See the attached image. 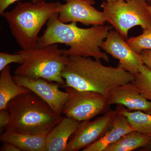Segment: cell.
I'll list each match as a JSON object with an SVG mask.
<instances>
[{
	"label": "cell",
	"instance_id": "3",
	"mask_svg": "<svg viewBox=\"0 0 151 151\" xmlns=\"http://www.w3.org/2000/svg\"><path fill=\"white\" fill-rule=\"evenodd\" d=\"M6 108L10 121L6 132L46 135L63 118L32 91L12 99Z\"/></svg>",
	"mask_w": 151,
	"mask_h": 151
},
{
	"label": "cell",
	"instance_id": "9",
	"mask_svg": "<svg viewBox=\"0 0 151 151\" xmlns=\"http://www.w3.org/2000/svg\"><path fill=\"white\" fill-rule=\"evenodd\" d=\"M100 47L106 53L119 60L117 67L133 75L138 73L139 69L144 64L140 53L134 51L116 30L110 29Z\"/></svg>",
	"mask_w": 151,
	"mask_h": 151
},
{
	"label": "cell",
	"instance_id": "5",
	"mask_svg": "<svg viewBox=\"0 0 151 151\" xmlns=\"http://www.w3.org/2000/svg\"><path fill=\"white\" fill-rule=\"evenodd\" d=\"M64 50L59 48L58 44H54L42 48L17 51L22 55L24 61L14 73L30 79L43 78L64 87L65 81L61 73L68 57L64 55Z\"/></svg>",
	"mask_w": 151,
	"mask_h": 151
},
{
	"label": "cell",
	"instance_id": "4",
	"mask_svg": "<svg viewBox=\"0 0 151 151\" xmlns=\"http://www.w3.org/2000/svg\"><path fill=\"white\" fill-rule=\"evenodd\" d=\"M58 11V2H19L13 9L1 15L7 22L13 36L22 50H32L37 48L41 29Z\"/></svg>",
	"mask_w": 151,
	"mask_h": 151
},
{
	"label": "cell",
	"instance_id": "2",
	"mask_svg": "<svg viewBox=\"0 0 151 151\" xmlns=\"http://www.w3.org/2000/svg\"><path fill=\"white\" fill-rule=\"evenodd\" d=\"M65 87L98 92L108 96L112 88L134 81V75L120 68L103 65L100 59L68 57L61 73Z\"/></svg>",
	"mask_w": 151,
	"mask_h": 151
},
{
	"label": "cell",
	"instance_id": "28",
	"mask_svg": "<svg viewBox=\"0 0 151 151\" xmlns=\"http://www.w3.org/2000/svg\"><path fill=\"white\" fill-rule=\"evenodd\" d=\"M148 10L149 11V13H150V15L151 17V6L148 5L147 6Z\"/></svg>",
	"mask_w": 151,
	"mask_h": 151
},
{
	"label": "cell",
	"instance_id": "15",
	"mask_svg": "<svg viewBox=\"0 0 151 151\" xmlns=\"http://www.w3.org/2000/svg\"><path fill=\"white\" fill-rule=\"evenodd\" d=\"M46 136L5 132L1 135L0 140L11 143L21 151H46Z\"/></svg>",
	"mask_w": 151,
	"mask_h": 151
},
{
	"label": "cell",
	"instance_id": "18",
	"mask_svg": "<svg viewBox=\"0 0 151 151\" xmlns=\"http://www.w3.org/2000/svg\"><path fill=\"white\" fill-rule=\"evenodd\" d=\"M118 114L126 116L134 130L145 134L151 135V114L142 111L131 112L123 105H118Z\"/></svg>",
	"mask_w": 151,
	"mask_h": 151
},
{
	"label": "cell",
	"instance_id": "23",
	"mask_svg": "<svg viewBox=\"0 0 151 151\" xmlns=\"http://www.w3.org/2000/svg\"><path fill=\"white\" fill-rule=\"evenodd\" d=\"M19 1L20 0H0V14L1 15L11 5ZM30 1L33 2L37 3L40 2L42 0H30Z\"/></svg>",
	"mask_w": 151,
	"mask_h": 151
},
{
	"label": "cell",
	"instance_id": "11",
	"mask_svg": "<svg viewBox=\"0 0 151 151\" xmlns=\"http://www.w3.org/2000/svg\"><path fill=\"white\" fill-rule=\"evenodd\" d=\"M12 77L16 83L35 93L45 101L55 113L61 116L68 95L65 91L59 89L60 85L59 84H53L42 78L33 79L16 75Z\"/></svg>",
	"mask_w": 151,
	"mask_h": 151
},
{
	"label": "cell",
	"instance_id": "1",
	"mask_svg": "<svg viewBox=\"0 0 151 151\" xmlns=\"http://www.w3.org/2000/svg\"><path fill=\"white\" fill-rule=\"evenodd\" d=\"M58 17V13H55L49 19L43 35L39 37L37 48L64 44L70 47L68 49H64V54L67 57H92L109 62L108 55L101 51L100 47L108 36L109 26L94 25L82 28L78 27L75 22L63 23Z\"/></svg>",
	"mask_w": 151,
	"mask_h": 151
},
{
	"label": "cell",
	"instance_id": "14",
	"mask_svg": "<svg viewBox=\"0 0 151 151\" xmlns=\"http://www.w3.org/2000/svg\"><path fill=\"white\" fill-rule=\"evenodd\" d=\"M134 131L127 117L122 114L116 116L112 127L105 134L96 142L82 150L83 151H105L108 146L116 142L129 132Z\"/></svg>",
	"mask_w": 151,
	"mask_h": 151
},
{
	"label": "cell",
	"instance_id": "16",
	"mask_svg": "<svg viewBox=\"0 0 151 151\" xmlns=\"http://www.w3.org/2000/svg\"><path fill=\"white\" fill-rule=\"evenodd\" d=\"M31 92L16 83L11 75L9 65L1 71L0 74V110L6 109L8 103L18 95Z\"/></svg>",
	"mask_w": 151,
	"mask_h": 151
},
{
	"label": "cell",
	"instance_id": "24",
	"mask_svg": "<svg viewBox=\"0 0 151 151\" xmlns=\"http://www.w3.org/2000/svg\"><path fill=\"white\" fill-rule=\"evenodd\" d=\"M144 64L151 69V50H145L140 52Z\"/></svg>",
	"mask_w": 151,
	"mask_h": 151
},
{
	"label": "cell",
	"instance_id": "7",
	"mask_svg": "<svg viewBox=\"0 0 151 151\" xmlns=\"http://www.w3.org/2000/svg\"><path fill=\"white\" fill-rule=\"evenodd\" d=\"M65 91L68 98L63 114L79 122L91 120L110 106L107 96L99 92L77 90L71 87H65Z\"/></svg>",
	"mask_w": 151,
	"mask_h": 151
},
{
	"label": "cell",
	"instance_id": "17",
	"mask_svg": "<svg viewBox=\"0 0 151 151\" xmlns=\"http://www.w3.org/2000/svg\"><path fill=\"white\" fill-rule=\"evenodd\" d=\"M151 135L132 131L108 146L105 151H132L142 148L150 142Z\"/></svg>",
	"mask_w": 151,
	"mask_h": 151
},
{
	"label": "cell",
	"instance_id": "20",
	"mask_svg": "<svg viewBox=\"0 0 151 151\" xmlns=\"http://www.w3.org/2000/svg\"><path fill=\"white\" fill-rule=\"evenodd\" d=\"M127 42L132 49L138 53L145 50H151V25L140 35L127 39Z\"/></svg>",
	"mask_w": 151,
	"mask_h": 151
},
{
	"label": "cell",
	"instance_id": "12",
	"mask_svg": "<svg viewBox=\"0 0 151 151\" xmlns=\"http://www.w3.org/2000/svg\"><path fill=\"white\" fill-rule=\"evenodd\" d=\"M108 104H117L129 110L151 114V103L143 97L133 81L113 87L108 92Z\"/></svg>",
	"mask_w": 151,
	"mask_h": 151
},
{
	"label": "cell",
	"instance_id": "10",
	"mask_svg": "<svg viewBox=\"0 0 151 151\" xmlns=\"http://www.w3.org/2000/svg\"><path fill=\"white\" fill-rule=\"evenodd\" d=\"M58 2V19L64 23L80 22L86 25H103L106 22L103 12L95 8L94 0H64Z\"/></svg>",
	"mask_w": 151,
	"mask_h": 151
},
{
	"label": "cell",
	"instance_id": "27",
	"mask_svg": "<svg viewBox=\"0 0 151 151\" xmlns=\"http://www.w3.org/2000/svg\"><path fill=\"white\" fill-rule=\"evenodd\" d=\"M122 1H126V0H106V1L108 3H113Z\"/></svg>",
	"mask_w": 151,
	"mask_h": 151
},
{
	"label": "cell",
	"instance_id": "21",
	"mask_svg": "<svg viewBox=\"0 0 151 151\" xmlns=\"http://www.w3.org/2000/svg\"><path fill=\"white\" fill-rule=\"evenodd\" d=\"M24 61L22 55L17 52L14 54H11L6 52H0V71L10 63H18L22 64Z\"/></svg>",
	"mask_w": 151,
	"mask_h": 151
},
{
	"label": "cell",
	"instance_id": "13",
	"mask_svg": "<svg viewBox=\"0 0 151 151\" xmlns=\"http://www.w3.org/2000/svg\"><path fill=\"white\" fill-rule=\"evenodd\" d=\"M80 122L69 117H63L46 135V151H65L69 139Z\"/></svg>",
	"mask_w": 151,
	"mask_h": 151
},
{
	"label": "cell",
	"instance_id": "6",
	"mask_svg": "<svg viewBox=\"0 0 151 151\" xmlns=\"http://www.w3.org/2000/svg\"><path fill=\"white\" fill-rule=\"evenodd\" d=\"M147 0H126L116 2L103 1L101 7L106 22L127 39L129 30L139 26L143 31L151 25V17L148 10Z\"/></svg>",
	"mask_w": 151,
	"mask_h": 151
},
{
	"label": "cell",
	"instance_id": "19",
	"mask_svg": "<svg viewBox=\"0 0 151 151\" xmlns=\"http://www.w3.org/2000/svg\"><path fill=\"white\" fill-rule=\"evenodd\" d=\"M134 76L133 83L140 94L151 103V69L144 64Z\"/></svg>",
	"mask_w": 151,
	"mask_h": 151
},
{
	"label": "cell",
	"instance_id": "25",
	"mask_svg": "<svg viewBox=\"0 0 151 151\" xmlns=\"http://www.w3.org/2000/svg\"><path fill=\"white\" fill-rule=\"evenodd\" d=\"M1 151H21L14 145L8 142H3L2 145L0 148Z\"/></svg>",
	"mask_w": 151,
	"mask_h": 151
},
{
	"label": "cell",
	"instance_id": "22",
	"mask_svg": "<svg viewBox=\"0 0 151 151\" xmlns=\"http://www.w3.org/2000/svg\"><path fill=\"white\" fill-rule=\"evenodd\" d=\"M10 121V115L7 109L0 110V132L6 129Z\"/></svg>",
	"mask_w": 151,
	"mask_h": 151
},
{
	"label": "cell",
	"instance_id": "26",
	"mask_svg": "<svg viewBox=\"0 0 151 151\" xmlns=\"http://www.w3.org/2000/svg\"><path fill=\"white\" fill-rule=\"evenodd\" d=\"M141 150L146 151H151V138L150 142L146 147L141 149Z\"/></svg>",
	"mask_w": 151,
	"mask_h": 151
},
{
	"label": "cell",
	"instance_id": "8",
	"mask_svg": "<svg viewBox=\"0 0 151 151\" xmlns=\"http://www.w3.org/2000/svg\"><path fill=\"white\" fill-rule=\"evenodd\" d=\"M118 114L116 109L108 111L93 121L80 122L69 139L65 151H79L100 139L111 129Z\"/></svg>",
	"mask_w": 151,
	"mask_h": 151
},
{
	"label": "cell",
	"instance_id": "29",
	"mask_svg": "<svg viewBox=\"0 0 151 151\" xmlns=\"http://www.w3.org/2000/svg\"><path fill=\"white\" fill-rule=\"evenodd\" d=\"M147 3L149 5L151 6V0H147Z\"/></svg>",
	"mask_w": 151,
	"mask_h": 151
}]
</instances>
